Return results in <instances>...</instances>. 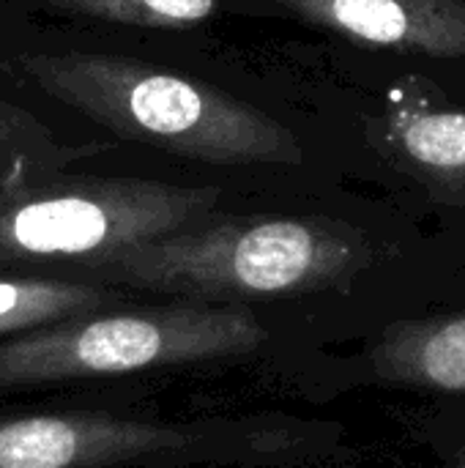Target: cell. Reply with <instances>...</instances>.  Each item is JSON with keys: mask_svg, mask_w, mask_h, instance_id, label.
Instances as JSON below:
<instances>
[{"mask_svg": "<svg viewBox=\"0 0 465 468\" xmlns=\"http://www.w3.org/2000/svg\"><path fill=\"white\" fill-rule=\"evenodd\" d=\"M269 340L255 307L137 299L3 337L0 395L244 362Z\"/></svg>", "mask_w": 465, "mask_h": 468, "instance_id": "obj_3", "label": "cell"}, {"mask_svg": "<svg viewBox=\"0 0 465 468\" xmlns=\"http://www.w3.org/2000/svg\"><path fill=\"white\" fill-rule=\"evenodd\" d=\"M47 151V132L16 107L0 101V170L25 162L27 154Z\"/></svg>", "mask_w": 465, "mask_h": 468, "instance_id": "obj_11", "label": "cell"}, {"mask_svg": "<svg viewBox=\"0 0 465 468\" xmlns=\"http://www.w3.org/2000/svg\"><path fill=\"white\" fill-rule=\"evenodd\" d=\"M354 261L351 239L312 219L208 214L69 277L140 296L255 307L326 288L348 274Z\"/></svg>", "mask_w": 465, "mask_h": 468, "instance_id": "obj_1", "label": "cell"}, {"mask_svg": "<svg viewBox=\"0 0 465 468\" xmlns=\"http://www.w3.org/2000/svg\"><path fill=\"white\" fill-rule=\"evenodd\" d=\"M219 195L217 186L143 178L0 184V266H52V277H69L123 247L208 217Z\"/></svg>", "mask_w": 465, "mask_h": 468, "instance_id": "obj_4", "label": "cell"}, {"mask_svg": "<svg viewBox=\"0 0 465 468\" xmlns=\"http://www.w3.org/2000/svg\"><path fill=\"white\" fill-rule=\"evenodd\" d=\"M417 367L436 387L465 392V318L439 326L417 346Z\"/></svg>", "mask_w": 465, "mask_h": 468, "instance_id": "obj_10", "label": "cell"}, {"mask_svg": "<svg viewBox=\"0 0 465 468\" xmlns=\"http://www.w3.org/2000/svg\"><path fill=\"white\" fill-rule=\"evenodd\" d=\"M269 422H164L112 409H38L0 414V468H170L252 463L285 452Z\"/></svg>", "mask_w": 465, "mask_h": 468, "instance_id": "obj_5", "label": "cell"}, {"mask_svg": "<svg viewBox=\"0 0 465 468\" xmlns=\"http://www.w3.org/2000/svg\"><path fill=\"white\" fill-rule=\"evenodd\" d=\"M11 71L121 137L211 165H285L301 148L291 129L230 93L159 66L96 52L22 55Z\"/></svg>", "mask_w": 465, "mask_h": 468, "instance_id": "obj_2", "label": "cell"}, {"mask_svg": "<svg viewBox=\"0 0 465 468\" xmlns=\"http://www.w3.org/2000/svg\"><path fill=\"white\" fill-rule=\"evenodd\" d=\"M392 129L417 167L465 181V112H397Z\"/></svg>", "mask_w": 465, "mask_h": 468, "instance_id": "obj_8", "label": "cell"}, {"mask_svg": "<svg viewBox=\"0 0 465 468\" xmlns=\"http://www.w3.org/2000/svg\"><path fill=\"white\" fill-rule=\"evenodd\" d=\"M47 5L101 22L137 27H192L206 22L219 0H47Z\"/></svg>", "mask_w": 465, "mask_h": 468, "instance_id": "obj_9", "label": "cell"}, {"mask_svg": "<svg viewBox=\"0 0 465 468\" xmlns=\"http://www.w3.org/2000/svg\"><path fill=\"white\" fill-rule=\"evenodd\" d=\"M140 293L52 274H0V340L79 313L137 302Z\"/></svg>", "mask_w": 465, "mask_h": 468, "instance_id": "obj_7", "label": "cell"}, {"mask_svg": "<svg viewBox=\"0 0 465 468\" xmlns=\"http://www.w3.org/2000/svg\"><path fill=\"white\" fill-rule=\"evenodd\" d=\"M291 14L345 38L430 52L465 55V3L460 0H271Z\"/></svg>", "mask_w": 465, "mask_h": 468, "instance_id": "obj_6", "label": "cell"}]
</instances>
